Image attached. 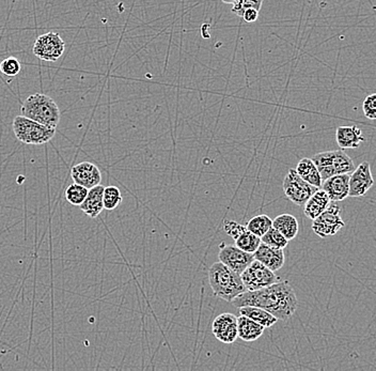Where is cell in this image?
<instances>
[{
	"instance_id": "33",
	"label": "cell",
	"mask_w": 376,
	"mask_h": 371,
	"mask_svg": "<svg viewBox=\"0 0 376 371\" xmlns=\"http://www.w3.org/2000/svg\"><path fill=\"white\" fill-rule=\"evenodd\" d=\"M223 3H227V5H232L234 3L235 0H221Z\"/></svg>"
},
{
	"instance_id": "11",
	"label": "cell",
	"mask_w": 376,
	"mask_h": 371,
	"mask_svg": "<svg viewBox=\"0 0 376 371\" xmlns=\"http://www.w3.org/2000/svg\"><path fill=\"white\" fill-rule=\"evenodd\" d=\"M212 332L220 343H235L238 339V317L230 312L219 314L212 324Z\"/></svg>"
},
{
	"instance_id": "27",
	"label": "cell",
	"mask_w": 376,
	"mask_h": 371,
	"mask_svg": "<svg viewBox=\"0 0 376 371\" xmlns=\"http://www.w3.org/2000/svg\"><path fill=\"white\" fill-rule=\"evenodd\" d=\"M262 243L267 244V245L274 246L277 249H285L289 243V240L285 239L277 229L272 227L264 236L261 237Z\"/></svg>"
},
{
	"instance_id": "7",
	"label": "cell",
	"mask_w": 376,
	"mask_h": 371,
	"mask_svg": "<svg viewBox=\"0 0 376 371\" xmlns=\"http://www.w3.org/2000/svg\"><path fill=\"white\" fill-rule=\"evenodd\" d=\"M344 227V222L341 218V208L335 201H332L328 208L313 220L312 222L313 231L323 239L336 236Z\"/></svg>"
},
{
	"instance_id": "19",
	"label": "cell",
	"mask_w": 376,
	"mask_h": 371,
	"mask_svg": "<svg viewBox=\"0 0 376 371\" xmlns=\"http://www.w3.org/2000/svg\"><path fill=\"white\" fill-rule=\"evenodd\" d=\"M265 327L261 324L256 323L250 318L245 317L241 314L238 318V339L246 343L258 341L263 335Z\"/></svg>"
},
{
	"instance_id": "18",
	"label": "cell",
	"mask_w": 376,
	"mask_h": 371,
	"mask_svg": "<svg viewBox=\"0 0 376 371\" xmlns=\"http://www.w3.org/2000/svg\"><path fill=\"white\" fill-rule=\"evenodd\" d=\"M330 202H332V200H330L324 189H319L303 204L305 206L303 213L309 220H315L317 216H321L328 208Z\"/></svg>"
},
{
	"instance_id": "1",
	"label": "cell",
	"mask_w": 376,
	"mask_h": 371,
	"mask_svg": "<svg viewBox=\"0 0 376 371\" xmlns=\"http://www.w3.org/2000/svg\"><path fill=\"white\" fill-rule=\"evenodd\" d=\"M231 303L236 308L243 306L263 308L282 321L289 320L299 307L297 294L287 280H279L258 290H246Z\"/></svg>"
},
{
	"instance_id": "9",
	"label": "cell",
	"mask_w": 376,
	"mask_h": 371,
	"mask_svg": "<svg viewBox=\"0 0 376 371\" xmlns=\"http://www.w3.org/2000/svg\"><path fill=\"white\" fill-rule=\"evenodd\" d=\"M66 50V43L57 32H47L39 37L33 44L32 53L43 61L55 62Z\"/></svg>"
},
{
	"instance_id": "10",
	"label": "cell",
	"mask_w": 376,
	"mask_h": 371,
	"mask_svg": "<svg viewBox=\"0 0 376 371\" xmlns=\"http://www.w3.org/2000/svg\"><path fill=\"white\" fill-rule=\"evenodd\" d=\"M218 259L229 269L241 274L254 260V256L252 253L238 249L236 245H223L218 254Z\"/></svg>"
},
{
	"instance_id": "30",
	"label": "cell",
	"mask_w": 376,
	"mask_h": 371,
	"mask_svg": "<svg viewBox=\"0 0 376 371\" xmlns=\"http://www.w3.org/2000/svg\"><path fill=\"white\" fill-rule=\"evenodd\" d=\"M362 111H364V116L368 119L376 120V93L368 95L364 99Z\"/></svg>"
},
{
	"instance_id": "24",
	"label": "cell",
	"mask_w": 376,
	"mask_h": 371,
	"mask_svg": "<svg viewBox=\"0 0 376 371\" xmlns=\"http://www.w3.org/2000/svg\"><path fill=\"white\" fill-rule=\"evenodd\" d=\"M247 229L261 238L266 234L270 228L273 227V220H270L267 216H256L248 220L246 225Z\"/></svg>"
},
{
	"instance_id": "21",
	"label": "cell",
	"mask_w": 376,
	"mask_h": 371,
	"mask_svg": "<svg viewBox=\"0 0 376 371\" xmlns=\"http://www.w3.org/2000/svg\"><path fill=\"white\" fill-rule=\"evenodd\" d=\"M238 310H240V314L250 318L256 323L261 324L265 329H270L278 322L275 316L266 312L263 308L256 307V306H243L238 308Z\"/></svg>"
},
{
	"instance_id": "31",
	"label": "cell",
	"mask_w": 376,
	"mask_h": 371,
	"mask_svg": "<svg viewBox=\"0 0 376 371\" xmlns=\"http://www.w3.org/2000/svg\"><path fill=\"white\" fill-rule=\"evenodd\" d=\"M244 229H246V226H243V225L238 224L234 220H225V222H223V230L233 240L236 239L238 234Z\"/></svg>"
},
{
	"instance_id": "8",
	"label": "cell",
	"mask_w": 376,
	"mask_h": 371,
	"mask_svg": "<svg viewBox=\"0 0 376 371\" xmlns=\"http://www.w3.org/2000/svg\"><path fill=\"white\" fill-rule=\"evenodd\" d=\"M317 189L319 187H313L301 179L293 168L290 169L283 180V192L285 196L297 206H303Z\"/></svg>"
},
{
	"instance_id": "14",
	"label": "cell",
	"mask_w": 376,
	"mask_h": 371,
	"mask_svg": "<svg viewBox=\"0 0 376 371\" xmlns=\"http://www.w3.org/2000/svg\"><path fill=\"white\" fill-rule=\"evenodd\" d=\"M322 189L330 200L338 202L348 198L350 193V173L332 175L323 181Z\"/></svg>"
},
{
	"instance_id": "12",
	"label": "cell",
	"mask_w": 376,
	"mask_h": 371,
	"mask_svg": "<svg viewBox=\"0 0 376 371\" xmlns=\"http://www.w3.org/2000/svg\"><path fill=\"white\" fill-rule=\"evenodd\" d=\"M374 179L371 166L368 162H362L350 175V197H361L373 187Z\"/></svg>"
},
{
	"instance_id": "2",
	"label": "cell",
	"mask_w": 376,
	"mask_h": 371,
	"mask_svg": "<svg viewBox=\"0 0 376 371\" xmlns=\"http://www.w3.org/2000/svg\"><path fill=\"white\" fill-rule=\"evenodd\" d=\"M209 282L215 296L228 303L246 291L241 274L229 269L220 261L209 267Z\"/></svg>"
},
{
	"instance_id": "16",
	"label": "cell",
	"mask_w": 376,
	"mask_h": 371,
	"mask_svg": "<svg viewBox=\"0 0 376 371\" xmlns=\"http://www.w3.org/2000/svg\"><path fill=\"white\" fill-rule=\"evenodd\" d=\"M336 140L341 149H357L364 142L362 131L358 126H339Z\"/></svg>"
},
{
	"instance_id": "13",
	"label": "cell",
	"mask_w": 376,
	"mask_h": 371,
	"mask_svg": "<svg viewBox=\"0 0 376 371\" xmlns=\"http://www.w3.org/2000/svg\"><path fill=\"white\" fill-rule=\"evenodd\" d=\"M70 177L74 182L90 189L101 184L102 173L99 167L90 162H82L70 169Z\"/></svg>"
},
{
	"instance_id": "20",
	"label": "cell",
	"mask_w": 376,
	"mask_h": 371,
	"mask_svg": "<svg viewBox=\"0 0 376 371\" xmlns=\"http://www.w3.org/2000/svg\"><path fill=\"white\" fill-rule=\"evenodd\" d=\"M295 171L301 179L305 180L306 182L310 183L311 185L319 187V189L322 187V177H321L320 171L317 169L312 159L305 158V159L301 160L297 164Z\"/></svg>"
},
{
	"instance_id": "23",
	"label": "cell",
	"mask_w": 376,
	"mask_h": 371,
	"mask_svg": "<svg viewBox=\"0 0 376 371\" xmlns=\"http://www.w3.org/2000/svg\"><path fill=\"white\" fill-rule=\"evenodd\" d=\"M235 245L238 246V249L243 251H248V253L254 254L256 251L260 244H261V238L258 237L256 234H252L250 230L244 229L238 237L234 240Z\"/></svg>"
},
{
	"instance_id": "29",
	"label": "cell",
	"mask_w": 376,
	"mask_h": 371,
	"mask_svg": "<svg viewBox=\"0 0 376 371\" xmlns=\"http://www.w3.org/2000/svg\"><path fill=\"white\" fill-rule=\"evenodd\" d=\"M21 70V62L17 58L9 57L0 62V72L5 75L10 76V77L19 75Z\"/></svg>"
},
{
	"instance_id": "22",
	"label": "cell",
	"mask_w": 376,
	"mask_h": 371,
	"mask_svg": "<svg viewBox=\"0 0 376 371\" xmlns=\"http://www.w3.org/2000/svg\"><path fill=\"white\" fill-rule=\"evenodd\" d=\"M273 227L287 240H293L297 237L299 230V222L297 218L291 214H281L273 220Z\"/></svg>"
},
{
	"instance_id": "32",
	"label": "cell",
	"mask_w": 376,
	"mask_h": 371,
	"mask_svg": "<svg viewBox=\"0 0 376 371\" xmlns=\"http://www.w3.org/2000/svg\"><path fill=\"white\" fill-rule=\"evenodd\" d=\"M258 12L260 11H258V10L256 9H247L245 10L244 15H243V19H244L246 23H254V21L258 19Z\"/></svg>"
},
{
	"instance_id": "5",
	"label": "cell",
	"mask_w": 376,
	"mask_h": 371,
	"mask_svg": "<svg viewBox=\"0 0 376 371\" xmlns=\"http://www.w3.org/2000/svg\"><path fill=\"white\" fill-rule=\"evenodd\" d=\"M311 159L320 171L323 181L332 175L352 173L355 169L354 162L344 149L321 152Z\"/></svg>"
},
{
	"instance_id": "17",
	"label": "cell",
	"mask_w": 376,
	"mask_h": 371,
	"mask_svg": "<svg viewBox=\"0 0 376 371\" xmlns=\"http://www.w3.org/2000/svg\"><path fill=\"white\" fill-rule=\"evenodd\" d=\"M103 185L99 184L97 187H92L88 191L87 197L80 204L79 208L86 216L90 218H97L104 210L103 204Z\"/></svg>"
},
{
	"instance_id": "4",
	"label": "cell",
	"mask_w": 376,
	"mask_h": 371,
	"mask_svg": "<svg viewBox=\"0 0 376 371\" xmlns=\"http://www.w3.org/2000/svg\"><path fill=\"white\" fill-rule=\"evenodd\" d=\"M12 129L17 140L26 144H47L56 135V129L44 126L24 116L15 117L12 122Z\"/></svg>"
},
{
	"instance_id": "26",
	"label": "cell",
	"mask_w": 376,
	"mask_h": 371,
	"mask_svg": "<svg viewBox=\"0 0 376 371\" xmlns=\"http://www.w3.org/2000/svg\"><path fill=\"white\" fill-rule=\"evenodd\" d=\"M89 189H86L82 185L74 182L73 184L68 185L66 189V199L68 204L73 206L79 207L84 202L88 195Z\"/></svg>"
},
{
	"instance_id": "28",
	"label": "cell",
	"mask_w": 376,
	"mask_h": 371,
	"mask_svg": "<svg viewBox=\"0 0 376 371\" xmlns=\"http://www.w3.org/2000/svg\"><path fill=\"white\" fill-rule=\"evenodd\" d=\"M264 0H235L232 3V13L242 17L245 10L256 9L260 11L263 5Z\"/></svg>"
},
{
	"instance_id": "3",
	"label": "cell",
	"mask_w": 376,
	"mask_h": 371,
	"mask_svg": "<svg viewBox=\"0 0 376 371\" xmlns=\"http://www.w3.org/2000/svg\"><path fill=\"white\" fill-rule=\"evenodd\" d=\"M21 116L50 128L56 129L60 121V108L53 97L43 93L29 95L21 107Z\"/></svg>"
},
{
	"instance_id": "6",
	"label": "cell",
	"mask_w": 376,
	"mask_h": 371,
	"mask_svg": "<svg viewBox=\"0 0 376 371\" xmlns=\"http://www.w3.org/2000/svg\"><path fill=\"white\" fill-rule=\"evenodd\" d=\"M241 278L246 290L250 291L264 288L280 280L274 271L256 259L241 273Z\"/></svg>"
},
{
	"instance_id": "25",
	"label": "cell",
	"mask_w": 376,
	"mask_h": 371,
	"mask_svg": "<svg viewBox=\"0 0 376 371\" xmlns=\"http://www.w3.org/2000/svg\"><path fill=\"white\" fill-rule=\"evenodd\" d=\"M123 197L121 194L120 189L117 187H107L104 189L103 204L105 210L113 211L120 206L122 202Z\"/></svg>"
},
{
	"instance_id": "15",
	"label": "cell",
	"mask_w": 376,
	"mask_h": 371,
	"mask_svg": "<svg viewBox=\"0 0 376 371\" xmlns=\"http://www.w3.org/2000/svg\"><path fill=\"white\" fill-rule=\"evenodd\" d=\"M254 259L263 263L268 269L274 272L279 271L285 265V258L283 249H277L267 244H260L256 251L254 253Z\"/></svg>"
}]
</instances>
